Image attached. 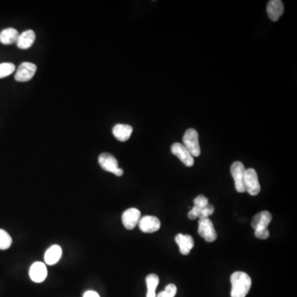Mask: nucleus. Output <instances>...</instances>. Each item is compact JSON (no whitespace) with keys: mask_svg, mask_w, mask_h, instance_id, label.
<instances>
[{"mask_svg":"<svg viewBox=\"0 0 297 297\" xmlns=\"http://www.w3.org/2000/svg\"><path fill=\"white\" fill-rule=\"evenodd\" d=\"M231 297H245L252 286V280L247 273L236 272L231 277Z\"/></svg>","mask_w":297,"mask_h":297,"instance_id":"1","label":"nucleus"},{"mask_svg":"<svg viewBox=\"0 0 297 297\" xmlns=\"http://www.w3.org/2000/svg\"><path fill=\"white\" fill-rule=\"evenodd\" d=\"M99 163L101 167L105 171L114 174L118 177L122 176L123 170L118 166V160L109 153L101 154L99 157Z\"/></svg>","mask_w":297,"mask_h":297,"instance_id":"3","label":"nucleus"},{"mask_svg":"<svg viewBox=\"0 0 297 297\" xmlns=\"http://www.w3.org/2000/svg\"><path fill=\"white\" fill-rule=\"evenodd\" d=\"M141 219V213L136 208H129L123 212L121 216L123 226L127 230H133Z\"/></svg>","mask_w":297,"mask_h":297,"instance_id":"9","label":"nucleus"},{"mask_svg":"<svg viewBox=\"0 0 297 297\" xmlns=\"http://www.w3.org/2000/svg\"><path fill=\"white\" fill-rule=\"evenodd\" d=\"M284 12V5L281 0H271L267 5L268 17L273 22L278 21Z\"/></svg>","mask_w":297,"mask_h":297,"instance_id":"14","label":"nucleus"},{"mask_svg":"<svg viewBox=\"0 0 297 297\" xmlns=\"http://www.w3.org/2000/svg\"><path fill=\"white\" fill-rule=\"evenodd\" d=\"M171 152L187 167H192L194 165V158L182 143H175L171 146Z\"/></svg>","mask_w":297,"mask_h":297,"instance_id":"8","label":"nucleus"},{"mask_svg":"<svg viewBox=\"0 0 297 297\" xmlns=\"http://www.w3.org/2000/svg\"><path fill=\"white\" fill-rule=\"evenodd\" d=\"M198 234L206 242L212 243L217 238V234L212 221L209 218L199 219Z\"/></svg>","mask_w":297,"mask_h":297,"instance_id":"6","label":"nucleus"},{"mask_svg":"<svg viewBox=\"0 0 297 297\" xmlns=\"http://www.w3.org/2000/svg\"><path fill=\"white\" fill-rule=\"evenodd\" d=\"M176 294H177V287L171 283L166 286L165 291L159 293L156 297H175Z\"/></svg>","mask_w":297,"mask_h":297,"instance_id":"22","label":"nucleus"},{"mask_svg":"<svg viewBox=\"0 0 297 297\" xmlns=\"http://www.w3.org/2000/svg\"><path fill=\"white\" fill-rule=\"evenodd\" d=\"M254 236L257 238H261V239H266L269 237V231L268 229H265V230H260V231H254Z\"/></svg>","mask_w":297,"mask_h":297,"instance_id":"24","label":"nucleus"},{"mask_svg":"<svg viewBox=\"0 0 297 297\" xmlns=\"http://www.w3.org/2000/svg\"><path fill=\"white\" fill-rule=\"evenodd\" d=\"M139 228L144 233H154L159 231L161 226L160 221L157 217L152 216H145L141 217L139 222Z\"/></svg>","mask_w":297,"mask_h":297,"instance_id":"10","label":"nucleus"},{"mask_svg":"<svg viewBox=\"0 0 297 297\" xmlns=\"http://www.w3.org/2000/svg\"><path fill=\"white\" fill-rule=\"evenodd\" d=\"M36 40V34L32 30H27L19 35L17 39V46L22 50H27L32 47Z\"/></svg>","mask_w":297,"mask_h":297,"instance_id":"16","label":"nucleus"},{"mask_svg":"<svg viewBox=\"0 0 297 297\" xmlns=\"http://www.w3.org/2000/svg\"><path fill=\"white\" fill-rule=\"evenodd\" d=\"M37 72V65L31 62H23L20 64L15 74L14 79L17 82H27L33 78Z\"/></svg>","mask_w":297,"mask_h":297,"instance_id":"7","label":"nucleus"},{"mask_svg":"<svg viewBox=\"0 0 297 297\" xmlns=\"http://www.w3.org/2000/svg\"><path fill=\"white\" fill-rule=\"evenodd\" d=\"M175 241L179 247L180 253L183 255H188L190 251L194 247V240L190 235L178 234L175 237Z\"/></svg>","mask_w":297,"mask_h":297,"instance_id":"13","label":"nucleus"},{"mask_svg":"<svg viewBox=\"0 0 297 297\" xmlns=\"http://www.w3.org/2000/svg\"><path fill=\"white\" fill-rule=\"evenodd\" d=\"M182 145L194 157H198L201 155V148L199 145L198 133L192 128L187 129L182 138Z\"/></svg>","mask_w":297,"mask_h":297,"instance_id":"2","label":"nucleus"},{"mask_svg":"<svg viewBox=\"0 0 297 297\" xmlns=\"http://www.w3.org/2000/svg\"><path fill=\"white\" fill-rule=\"evenodd\" d=\"M12 239L9 234L2 229H0V249L6 250L12 245Z\"/></svg>","mask_w":297,"mask_h":297,"instance_id":"20","label":"nucleus"},{"mask_svg":"<svg viewBox=\"0 0 297 297\" xmlns=\"http://www.w3.org/2000/svg\"><path fill=\"white\" fill-rule=\"evenodd\" d=\"M62 257V248L60 246L55 244L50 247L45 253V262L48 265H54L59 262Z\"/></svg>","mask_w":297,"mask_h":297,"instance_id":"17","label":"nucleus"},{"mask_svg":"<svg viewBox=\"0 0 297 297\" xmlns=\"http://www.w3.org/2000/svg\"><path fill=\"white\" fill-rule=\"evenodd\" d=\"M160 283V278L156 274H150L146 278L147 295L146 297H156V288Z\"/></svg>","mask_w":297,"mask_h":297,"instance_id":"19","label":"nucleus"},{"mask_svg":"<svg viewBox=\"0 0 297 297\" xmlns=\"http://www.w3.org/2000/svg\"><path fill=\"white\" fill-rule=\"evenodd\" d=\"M29 276L34 283H41L44 282L47 277V266L42 262H36L30 268Z\"/></svg>","mask_w":297,"mask_h":297,"instance_id":"11","label":"nucleus"},{"mask_svg":"<svg viewBox=\"0 0 297 297\" xmlns=\"http://www.w3.org/2000/svg\"><path fill=\"white\" fill-rule=\"evenodd\" d=\"M194 206L192 207L195 211H199L206 207L209 204L208 199L206 198L203 195H199L198 197L194 199Z\"/></svg>","mask_w":297,"mask_h":297,"instance_id":"23","label":"nucleus"},{"mask_svg":"<svg viewBox=\"0 0 297 297\" xmlns=\"http://www.w3.org/2000/svg\"><path fill=\"white\" fill-rule=\"evenodd\" d=\"M15 71V65L12 63H2L0 64V79L7 77Z\"/></svg>","mask_w":297,"mask_h":297,"instance_id":"21","label":"nucleus"},{"mask_svg":"<svg viewBox=\"0 0 297 297\" xmlns=\"http://www.w3.org/2000/svg\"><path fill=\"white\" fill-rule=\"evenodd\" d=\"M133 128L131 125L125 124H118L113 129V135L117 140L121 142H125L129 140L132 134Z\"/></svg>","mask_w":297,"mask_h":297,"instance_id":"15","label":"nucleus"},{"mask_svg":"<svg viewBox=\"0 0 297 297\" xmlns=\"http://www.w3.org/2000/svg\"><path fill=\"white\" fill-rule=\"evenodd\" d=\"M246 169L243 163L236 161L231 165V173L236 186V191L238 192H245L244 187V176H245Z\"/></svg>","mask_w":297,"mask_h":297,"instance_id":"4","label":"nucleus"},{"mask_svg":"<svg viewBox=\"0 0 297 297\" xmlns=\"http://www.w3.org/2000/svg\"><path fill=\"white\" fill-rule=\"evenodd\" d=\"M244 187H245V192H248L251 196H257L260 192V183L258 180V174L255 170L251 168L246 170Z\"/></svg>","mask_w":297,"mask_h":297,"instance_id":"5","label":"nucleus"},{"mask_svg":"<svg viewBox=\"0 0 297 297\" xmlns=\"http://www.w3.org/2000/svg\"><path fill=\"white\" fill-rule=\"evenodd\" d=\"M272 219L273 216L269 211H261L253 216L252 220V227L254 231L268 229V225L272 221Z\"/></svg>","mask_w":297,"mask_h":297,"instance_id":"12","label":"nucleus"},{"mask_svg":"<svg viewBox=\"0 0 297 297\" xmlns=\"http://www.w3.org/2000/svg\"><path fill=\"white\" fill-rule=\"evenodd\" d=\"M19 32L15 28H6L0 32V42L3 45H12L17 42Z\"/></svg>","mask_w":297,"mask_h":297,"instance_id":"18","label":"nucleus"},{"mask_svg":"<svg viewBox=\"0 0 297 297\" xmlns=\"http://www.w3.org/2000/svg\"><path fill=\"white\" fill-rule=\"evenodd\" d=\"M84 297H100V296L99 295V293L94 291H88L84 293Z\"/></svg>","mask_w":297,"mask_h":297,"instance_id":"25","label":"nucleus"}]
</instances>
